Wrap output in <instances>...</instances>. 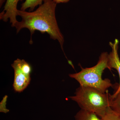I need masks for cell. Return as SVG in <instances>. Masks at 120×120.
<instances>
[{
	"label": "cell",
	"mask_w": 120,
	"mask_h": 120,
	"mask_svg": "<svg viewBox=\"0 0 120 120\" xmlns=\"http://www.w3.org/2000/svg\"><path fill=\"white\" fill-rule=\"evenodd\" d=\"M119 41L116 39L113 42H110L109 45L112 49V51L108 55V65L109 69L114 68L118 72L120 77V84L115 93L111 95V98H113L120 91V60L118 53Z\"/></svg>",
	"instance_id": "obj_5"
},
{
	"label": "cell",
	"mask_w": 120,
	"mask_h": 120,
	"mask_svg": "<svg viewBox=\"0 0 120 120\" xmlns=\"http://www.w3.org/2000/svg\"><path fill=\"white\" fill-rule=\"evenodd\" d=\"M22 0H6L4 11L0 14V19L3 20L5 22H7L9 19L12 26L14 27L15 24L18 22L16 20L18 11L17 8V4L20 1Z\"/></svg>",
	"instance_id": "obj_6"
},
{
	"label": "cell",
	"mask_w": 120,
	"mask_h": 120,
	"mask_svg": "<svg viewBox=\"0 0 120 120\" xmlns=\"http://www.w3.org/2000/svg\"><path fill=\"white\" fill-rule=\"evenodd\" d=\"M108 55L106 52L101 54L98 63L94 67L84 68L77 73L69 74V77L75 79L80 86H88L97 89L102 93H106L107 89L112 86L110 80L102 79V75L105 69H109Z\"/></svg>",
	"instance_id": "obj_3"
},
{
	"label": "cell",
	"mask_w": 120,
	"mask_h": 120,
	"mask_svg": "<svg viewBox=\"0 0 120 120\" xmlns=\"http://www.w3.org/2000/svg\"><path fill=\"white\" fill-rule=\"evenodd\" d=\"M6 0H0V7H1L4 2H5Z\"/></svg>",
	"instance_id": "obj_13"
},
{
	"label": "cell",
	"mask_w": 120,
	"mask_h": 120,
	"mask_svg": "<svg viewBox=\"0 0 120 120\" xmlns=\"http://www.w3.org/2000/svg\"><path fill=\"white\" fill-rule=\"evenodd\" d=\"M57 4L53 0H44L43 4L39 5L36 11L31 12L18 10L17 15L22 18L21 22H17L14 27L18 33L22 29L26 28L31 34L30 44L33 43L32 34L35 30L42 34L46 33L51 38L57 40L63 49L64 36L57 24L56 16Z\"/></svg>",
	"instance_id": "obj_1"
},
{
	"label": "cell",
	"mask_w": 120,
	"mask_h": 120,
	"mask_svg": "<svg viewBox=\"0 0 120 120\" xmlns=\"http://www.w3.org/2000/svg\"><path fill=\"white\" fill-rule=\"evenodd\" d=\"M11 66L15 73L13 89L15 92H22L30 84L32 67L25 60L19 58L15 60Z\"/></svg>",
	"instance_id": "obj_4"
},
{
	"label": "cell",
	"mask_w": 120,
	"mask_h": 120,
	"mask_svg": "<svg viewBox=\"0 0 120 120\" xmlns=\"http://www.w3.org/2000/svg\"><path fill=\"white\" fill-rule=\"evenodd\" d=\"M75 120H102L93 112L81 109L75 116Z\"/></svg>",
	"instance_id": "obj_7"
},
{
	"label": "cell",
	"mask_w": 120,
	"mask_h": 120,
	"mask_svg": "<svg viewBox=\"0 0 120 120\" xmlns=\"http://www.w3.org/2000/svg\"><path fill=\"white\" fill-rule=\"evenodd\" d=\"M101 118L102 120H120V116L110 107L107 109L105 116Z\"/></svg>",
	"instance_id": "obj_10"
},
{
	"label": "cell",
	"mask_w": 120,
	"mask_h": 120,
	"mask_svg": "<svg viewBox=\"0 0 120 120\" xmlns=\"http://www.w3.org/2000/svg\"><path fill=\"white\" fill-rule=\"evenodd\" d=\"M69 98L76 102L81 109L93 112L101 118L110 107L111 95L108 91L103 93L88 86H80L75 96Z\"/></svg>",
	"instance_id": "obj_2"
},
{
	"label": "cell",
	"mask_w": 120,
	"mask_h": 120,
	"mask_svg": "<svg viewBox=\"0 0 120 120\" xmlns=\"http://www.w3.org/2000/svg\"><path fill=\"white\" fill-rule=\"evenodd\" d=\"M44 0H26L22 5L20 10L26 11L27 8H30V11H32L38 5L42 4Z\"/></svg>",
	"instance_id": "obj_8"
},
{
	"label": "cell",
	"mask_w": 120,
	"mask_h": 120,
	"mask_svg": "<svg viewBox=\"0 0 120 120\" xmlns=\"http://www.w3.org/2000/svg\"><path fill=\"white\" fill-rule=\"evenodd\" d=\"M8 98V96H5L3 100L0 102V112L6 113L9 112V110L7 109L6 107V101Z\"/></svg>",
	"instance_id": "obj_11"
},
{
	"label": "cell",
	"mask_w": 120,
	"mask_h": 120,
	"mask_svg": "<svg viewBox=\"0 0 120 120\" xmlns=\"http://www.w3.org/2000/svg\"><path fill=\"white\" fill-rule=\"evenodd\" d=\"M56 4H59L61 3H67L69 1V0H53Z\"/></svg>",
	"instance_id": "obj_12"
},
{
	"label": "cell",
	"mask_w": 120,
	"mask_h": 120,
	"mask_svg": "<svg viewBox=\"0 0 120 120\" xmlns=\"http://www.w3.org/2000/svg\"><path fill=\"white\" fill-rule=\"evenodd\" d=\"M110 107L120 116V91L113 98H111Z\"/></svg>",
	"instance_id": "obj_9"
}]
</instances>
